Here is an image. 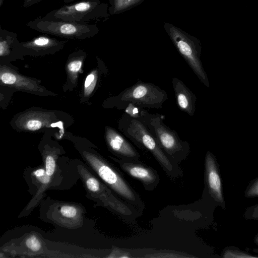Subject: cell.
<instances>
[{
	"mask_svg": "<svg viewBox=\"0 0 258 258\" xmlns=\"http://www.w3.org/2000/svg\"><path fill=\"white\" fill-rule=\"evenodd\" d=\"M118 128L137 146L149 152L169 177L177 178L182 176L183 172L179 164L173 161L164 153L141 119L125 112L119 119Z\"/></svg>",
	"mask_w": 258,
	"mask_h": 258,
	"instance_id": "1",
	"label": "cell"
},
{
	"mask_svg": "<svg viewBox=\"0 0 258 258\" xmlns=\"http://www.w3.org/2000/svg\"><path fill=\"white\" fill-rule=\"evenodd\" d=\"M139 118L145 124L160 148L171 160L179 164L187 157L190 152L188 143L182 140L175 131L164 123L163 115L150 113L143 109Z\"/></svg>",
	"mask_w": 258,
	"mask_h": 258,
	"instance_id": "2",
	"label": "cell"
},
{
	"mask_svg": "<svg viewBox=\"0 0 258 258\" xmlns=\"http://www.w3.org/2000/svg\"><path fill=\"white\" fill-rule=\"evenodd\" d=\"M86 160L105 184L124 201L141 214L145 205L139 194L123 176L108 162L100 157L83 152Z\"/></svg>",
	"mask_w": 258,
	"mask_h": 258,
	"instance_id": "3",
	"label": "cell"
},
{
	"mask_svg": "<svg viewBox=\"0 0 258 258\" xmlns=\"http://www.w3.org/2000/svg\"><path fill=\"white\" fill-rule=\"evenodd\" d=\"M163 28L179 54L194 74L206 87L209 88L208 76L200 58L201 47L199 40L168 22L164 23Z\"/></svg>",
	"mask_w": 258,
	"mask_h": 258,
	"instance_id": "4",
	"label": "cell"
},
{
	"mask_svg": "<svg viewBox=\"0 0 258 258\" xmlns=\"http://www.w3.org/2000/svg\"><path fill=\"white\" fill-rule=\"evenodd\" d=\"M109 5L88 0L66 5L48 13L43 18L92 24L108 18Z\"/></svg>",
	"mask_w": 258,
	"mask_h": 258,
	"instance_id": "5",
	"label": "cell"
},
{
	"mask_svg": "<svg viewBox=\"0 0 258 258\" xmlns=\"http://www.w3.org/2000/svg\"><path fill=\"white\" fill-rule=\"evenodd\" d=\"M168 97L167 92L154 84L139 80L114 98L116 106L124 109L128 103L140 108H162Z\"/></svg>",
	"mask_w": 258,
	"mask_h": 258,
	"instance_id": "6",
	"label": "cell"
},
{
	"mask_svg": "<svg viewBox=\"0 0 258 258\" xmlns=\"http://www.w3.org/2000/svg\"><path fill=\"white\" fill-rule=\"evenodd\" d=\"M30 28L39 32L68 39L82 40L99 33L95 24H82L61 20L37 18L27 23Z\"/></svg>",
	"mask_w": 258,
	"mask_h": 258,
	"instance_id": "7",
	"label": "cell"
},
{
	"mask_svg": "<svg viewBox=\"0 0 258 258\" xmlns=\"http://www.w3.org/2000/svg\"><path fill=\"white\" fill-rule=\"evenodd\" d=\"M78 170L87 189L93 198L126 220L131 221L137 217L138 211L134 207L115 197L109 187L91 174L85 167L81 165Z\"/></svg>",
	"mask_w": 258,
	"mask_h": 258,
	"instance_id": "8",
	"label": "cell"
},
{
	"mask_svg": "<svg viewBox=\"0 0 258 258\" xmlns=\"http://www.w3.org/2000/svg\"><path fill=\"white\" fill-rule=\"evenodd\" d=\"M130 176L139 180L145 189L153 190L158 185L160 177L156 170L139 161L112 158Z\"/></svg>",
	"mask_w": 258,
	"mask_h": 258,
	"instance_id": "9",
	"label": "cell"
},
{
	"mask_svg": "<svg viewBox=\"0 0 258 258\" xmlns=\"http://www.w3.org/2000/svg\"><path fill=\"white\" fill-rule=\"evenodd\" d=\"M106 141L110 150L120 159L139 161L140 155L135 148L118 132L106 126Z\"/></svg>",
	"mask_w": 258,
	"mask_h": 258,
	"instance_id": "10",
	"label": "cell"
},
{
	"mask_svg": "<svg viewBox=\"0 0 258 258\" xmlns=\"http://www.w3.org/2000/svg\"><path fill=\"white\" fill-rule=\"evenodd\" d=\"M84 211L80 206L71 204H57L51 214L52 220L59 225L74 229L83 222Z\"/></svg>",
	"mask_w": 258,
	"mask_h": 258,
	"instance_id": "11",
	"label": "cell"
},
{
	"mask_svg": "<svg viewBox=\"0 0 258 258\" xmlns=\"http://www.w3.org/2000/svg\"><path fill=\"white\" fill-rule=\"evenodd\" d=\"M172 84L178 107L190 116H194L197 101L196 95L176 77L172 78Z\"/></svg>",
	"mask_w": 258,
	"mask_h": 258,
	"instance_id": "12",
	"label": "cell"
},
{
	"mask_svg": "<svg viewBox=\"0 0 258 258\" xmlns=\"http://www.w3.org/2000/svg\"><path fill=\"white\" fill-rule=\"evenodd\" d=\"M0 79L2 83L17 89L31 91L40 90L35 82L17 74L7 67H1Z\"/></svg>",
	"mask_w": 258,
	"mask_h": 258,
	"instance_id": "13",
	"label": "cell"
},
{
	"mask_svg": "<svg viewBox=\"0 0 258 258\" xmlns=\"http://www.w3.org/2000/svg\"><path fill=\"white\" fill-rule=\"evenodd\" d=\"M53 120L52 115L49 113L29 112L18 118L17 125L21 129L35 131L48 126Z\"/></svg>",
	"mask_w": 258,
	"mask_h": 258,
	"instance_id": "14",
	"label": "cell"
},
{
	"mask_svg": "<svg viewBox=\"0 0 258 258\" xmlns=\"http://www.w3.org/2000/svg\"><path fill=\"white\" fill-rule=\"evenodd\" d=\"M205 175L210 192L218 200L222 199L221 182L213 155L207 152L205 158Z\"/></svg>",
	"mask_w": 258,
	"mask_h": 258,
	"instance_id": "15",
	"label": "cell"
},
{
	"mask_svg": "<svg viewBox=\"0 0 258 258\" xmlns=\"http://www.w3.org/2000/svg\"><path fill=\"white\" fill-rule=\"evenodd\" d=\"M64 41H59L54 38L39 36L31 40L20 43L21 47L29 51L36 52L46 51L52 49L60 48Z\"/></svg>",
	"mask_w": 258,
	"mask_h": 258,
	"instance_id": "16",
	"label": "cell"
},
{
	"mask_svg": "<svg viewBox=\"0 0 258 258\" xmlns=\"http://www.w3.org/2000/svg\"><path fill=\"white\" fill-rule=\"evenodd\" d=\"M145 0H110L108 11L110 15L125 12L140 4Z\"/></svg>",
	"mask_w": 258,
	"mask_h": 258,
	"instance_id": "17",
	"label": "cell"
},
{
	"mask_svg": "<svg viewBox=\"0 0 258 258\" xmlns=\"http://www.w3.org/2000/svg\"><path fill=\"white\" fill-rule=\"evenodd\" d=\"M45 170L50 177L53 176L56 168V157L52 152H48L44 156Z\"/></svg>",
	"mask_w": 258,
	"mask_h": 258,
	"instance_id": "18",
	"label": "cell"
},
{
	"mask_svg": "<svg viewBox=\"0 0 258 258\" xmlns=\"http://www.w3.org/2000/svg\"><path fill=\"white\" fill-rule=\"evenodd\" d=\"M97 81V72L92 71L86 77L84 83V95L89 96L94 90Z\"/></svg>",
	"mask_w": 258,
	"mask_h": 258,
	"instance_id": "19",
	"label": "cell"
},
{
	"mask_svg": "<svg viewBox=\"0 0 258 258\" xmlns=\"http://www.w3.org/2000/svg\"><path fill=\"white\" fill-rule=\"evenodd\" d=\"M26 247L33 252H38L42 248V243L39 238L35 234L29 235L25 240Z\"/></svg>",
	"mask_w": 258,
	"mask_h": 258,
	"instance_id": "20",
	"label": "cell"
},
{
	"mask_svg": "<svg viewBox=\"0 0 258 258\" xmlns=\"http://www.w3.org/2000/svg\"><path fill=\"white\" fill-rule=\"evenodd\" d=\"M82 64V60L80 58H75L71 61L68 64L67 69L69 74L76 78L78 73L80 71Z\"/></svg>",
	"mask_w": 258,
	"mask_h": 258,
	"instance_id": "21",
	"label": "cell"
},
{
	"mask_svg": "<svg viewBox=\"0 0 258 258\" xmlns=\"http://www.w3.org/2000/svg\"><path fill=\"white\" fill-rule=\"evenodd\" d=\"M125 112L131 116L140 118L144 108L139 107L132 103H128L125 107Z\"/></svg>",
	"mask_w": 258,
	"mask_h": 258,
	"instance_id": "22",
	"label": "cell"
},
{
	"mask_svg": "<svg viewBox=\"0 0 258 258\" xmlns=\"http://www.w3.org/2000/svg\"><path fill=\"white\" fill-rule=\"evenodd\" d=\"M41 1L42 0H24L23 6L25 8H27L37 4Z\"/></svg>",
	"mask_w": 258,
	"mask_h": 258,
	"instance_id": "23",
	"label": "cell"
},
{
	"mask_svg": "<svg viewBox=\"0 0 258 258\" xmlns=\"http://www.w3.org/2000/svg\"><path fill=\"white\" fill-rule=\"evenodd\" d=\"M75 0H63L64 3L66 4L70 3L71 2H72ZM91 1H100V0H91Z\"/></svg>",
	"mask_w": 258,
	"mask_h": 258,
	"instance_id": "24",
	"label": "cell"
},
{
	"mask_svg": "<svg viewBox=\"0 0 258 258\" xmlns=\"http://www.w3.org/2000/svg\"><path fill=\"white\" fill-rule=\"evenodd\" d=\"M3 0H1V3H0V4H1V6H2V4H3Z\"/></svg>",
	"mask_w": 258,
	"mask_h": 258,
	"instance_id": "25",
	"label": "cell"
}]
</instances>
